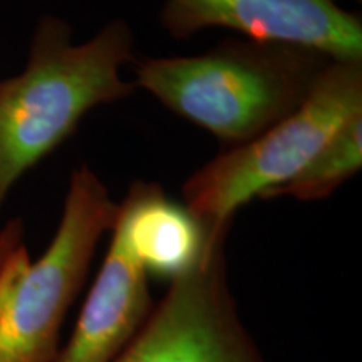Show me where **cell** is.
Returning <instances> with one entry per match:
<instances>
[{"instance_id":"cell-1","label":"cell","mask_w":362,"mask_h":362,"mask_svg":"<svg viewBox=\"0 0 362 362\" xmlns=\"http://www.w3.org/2000/svg\"><path fill=\"white\" fill-rule=\"evenodd\" d=\"M134 62V34L112 19L84 42L57 16L40 17L24 71L0 79V215L12 188L104 104L134 93L123 78Z\"/></svg>"},{"instance_id":"cell-2","label":"cell","mask_w":362,"mask_h":362,"mask_svg":"<svg viewBox=\"0 0 362 362\" xmlns=\"http://www.w3.org/2000/svg\"><path fill=\"white\" fill-rule=\"evenodd\" d=\"M332 61L304 45L235 37L197 56L134 61L133 83L228 149L296 111Z\"/></svg>"},{"instance_id":"cell-3","label":"cell","mask_w":362,"mask_h":362,"mask_svg":"<svg viewBox=\"0 0 362 362\" xmlns=\"http://www.w3.org/2000/svg\"><path fill=\"white\" fill-rule=\"evenodd\" d=\"M361 112L362 59H334L296 111L194 171L181 189L183 205L206 232L232 228L240 208L300 173Z\"/></svg>"},{"instance_id":"cell-4","label":"cell","mask_w":362,"mask_h":362,"mask_svg":"<svg viewBox=\"0 0 362 362\" xmlns=\"http://www.w3.org/2000/svg\"><path fill=\"white\" fill-rule=\"evenodd\" d=\"M117 211L89 165L72 170L57 230L30 260L0 322V362H56L61 329Z\"/></svg>"},{"instance_id":"cell-5","label":"cell","mask_w":362,"mask_h":362,"mask_svg":"<svg viewBox=\"0 0 362 362\" xmlns=\"http://www.w3.org/2000/svg\"><path fill=\"white\" fill-rule=\"evenodd\" d=\"M228 232H208L200 260L171 280L141 330L112 362H265L230 288Z\"/></svg>"},{"instance_id":"cell-6","label":"cell","mask_w":362,"mask_h":362,"mask_svg":"<svg viewBox=\"0 0 362 362\" xmlns=\"http://www.w3.org/2000/svg\"><path fill=\"white\" fill-rule=\"evenodd\" d=\"M163 29L189 39L205 29L304 45L334 59H362V22L337 0H165Z\"/></svg>"},{"instance_id":"cell-7","label":"cell","mask_w":362,"mask_h":362,"mask_svg":"<svg viewBox=\"0 0 362 362\" xmlns=\"http://www.w3.org/2000/svg\"><path fill=\"white\" fill-rule=\"evenodd\" d=\"M149 275L111 237L74 332L56 362H112L151 314Z\"/></svg>"},{"instance_id":"cell-8","label":"cell","mask_w":362,"mask_h":362,"mask_svg":"<svg viewBox=\"0 0 362 362\" xmlns=\"http://www.w3.org/2000/svg\"><path fill=\"white\" fill-rule=\"evenodd\" d=\"M112 238L146 270L168 282L200 260L208 232L187 206L156 181H134L117 203Z\"/></svg>"},{"instance_id":"cell-9","label":"cell","mask_w":362,"mask_h":362,"mask_svg":"<svg viewBox=\"0 0 362 362\" xmlns=\"http://www.w3.org/2000/svg\"><path fill=\"white\" fill-rule=\"evenodd\" d=\"M362 166V112L351 117L330 141L320 149L300 173L274 188L264 197H291L298 202H319L329 198L352 178Z\"/></svg>"},{"instance_id":"cell-10","label":"cell","mask_w":362,"mask_h":362,"mask_svg":"<svg viewBox=\"0 0 362 362\" xmlns=\"http://www.w3.org/2000/svg\"><path fill=\"white\" fill-rule=\"evenodd\" d=\"M24 245V223L21 218H11L0 223V272L6 267L12 253Z\"/></svg>"}]
</instances>
